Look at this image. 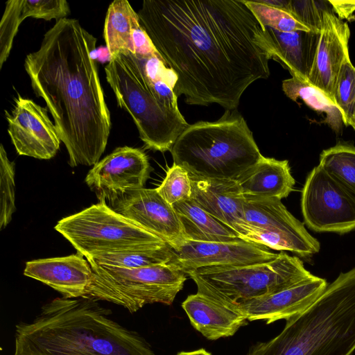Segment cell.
Here are the masks:
<instances>
[{
	"label": "cell",
	"mask_w": 355,
	"mask_h": 355,
	"mask_svg": "<svg viewBox=\"0 0 355 355\" xmlns=\"http://www.w3.org/2000/svg\"><path fill=\"white\" fill-rule=\"evenodd\" d=\"M137 13L189 105L235 110L245 90L270 76V37L243 0H144Z\"/></svg>",
	"instance_id": "cell-1"
},
{
	"label": "cell",
	"mask_w": 355,
	"mask_h": 355,
	"mask_svg": "<svg viewBox=\"0 0 355 355\" xmlns=\"http://www.w3.org/2000/svg\"><path fill=\"white\" fill-rule=\"evenodd\" d=\"M96 44L78 20L66 17L55 22L39 49L24 60L33 90L44 101L71 167L99 162L112 126L92 57Z\"/></svg>",
	"instance_id": "cell-2"
},
{
	"label": "cell",
	"mask_w": 355,
	"mask_h": 355,
	"mask_svg": "<svg viewBox=\"0 0 355 355\" xmlns=\"http://www.w3.org/2000/svg\"><path fill=\"white\" fill-rule=\"evenodd\" d=\"M111 315L91 297H56L33 320L16 325L14 355H155Z\"/></svg>",
	"instance_id": "cell-3"
},
{
	"label": "cell",
	"mask_w": 355,
	"mask_h": 355,
	"mask_svg": "<svg viewBox=\"0 0 355 355\" xmlns=\"http://www.w3.org/2000/svg\"><path fill=\"white\" fill-rule=\"evenodd\" d=\"M105 72L118 106L131 116L145 148L171 151L189 124L178 108L177 78L157 51L119 53L110 58Z\"/></svg>",
	"instance_id": "cell-4"
},
{
	"label": "cell",
	"mask_w": 355,
	"mask_h": 355,
	"mask_svg": "<svg viewBox=\"0 0 355 355\" xmlns=\"http://www.w3.org/2000/svg\"><path fill=\"white\" fill-rule=\"evenodd\" d=\"M355 351V267L341 272L275 338L247 355H352Z\"/></svg>",
	"instance_id": "cell-5"
},
{
	"label": "cell",
	"mask_w": 355,
	"mask_h": 355,
	"mask_svg": "<svg viewBox=\"0 0 355 355\" xmlns=\"http://www.w3.org/2000/svg\"><path fill=\"white\" fill-rule=\"evenodd\" d=\"M173 164L191 178L238 181L263 157L244 118L226 110L216 121L189 126L174 143Z\"/></svg>",
	"instance_id": "cell-6"
},
{
	"label": "cell",
	"mask_w": 355,
	"mask_h": 355,
	"mask_svg": "<svg viewBox=\"0 0 355 355\" xmlns=\"http://www.w3.org/2000/svg\"><path fill=\"white\" fill-rule=\"evenodd\" d=\"M197 293L231 308L239 303L277 293L314 275L297 257L278 253L272 261L237 266H209L186 273Z\"/></svg>",
	"instance_id": "cell-7"
},
{
	"label": "cell",
	"mask_w": 355,
	"mask_h": 355,
	"mask_svg": "<svg viewBox=\"0 0 355 355\" xmlns=\"http://www.w3.org/2000/svg\"><path fill=\"white\" fill-rule=\"evenodd\" d=\"M92 277L86 297L135 313L146 304L171 305L182 289L186 273L171 263L127 268L89 263Z\"/></svg>",
	"instance_id": "cell-8"
},
{
	"label": "cell",
	"mask_w": 355,
	"mask_h": 355,
	"mask_svg": "<svg viewBox=\"0 0 355 355\" xmlns=\"http://www.w3.org/2000/svg\"><path fill=\"white\" fill-rule=\"evenodd\" d=\"M55 230L87 260L166 243L115 211L104 201L62 218Z\"/></svg>",
	"instance_id": "cell-9"
},
{
	"label": "cell",
	"mask_w": 355,
	"mask_h": 355,
	"mask_svg": "<svg viewBox=\"0 0 355 355\" xmlns=\"http://www.w3.org/2000/svg\"><path fill=\"white\" fill-rule=\"evenodd\" d=\"M244 218L250 224L242 239L302 257L318 253L320 245L280 200L244 198Z\"/></svg>",
	"instance_id": "cell-10"
},
{
	"label": "cell",
	"mask_w": 355,
	"mask_h": 355,
	"mask_svg": "<svg viewBox=\"0 0 355 355\" xmlns=\"http://www.w3.org/2000/svg\"><path fill=\"white\" fill-rule=\"evenodd\" d=\"M301 208L304 223L315 232L345 234L355 229V193L319 165L306 178Z\"/></svg>",
	"instance_id": "cell-11"
},
{
	"label": "cell",
	"mask_w": 355,
	"mask_h": 355,
	"mask_svg": "<svg viewBox=\"0 0 355 355\" xmlns=\"http://www.w3.org/2000/svg\"><path fill=\"white\" fill-rule=\"evenodd\" d=\"M150 171L144 151L119 147L94 166L85 182L96 192L99 201L111 203L131 191L144 188Z\"/></svg>",
	"instance_id": "cell-12"
},
{
	"label": "cell",
	"mask_w": 355,
	"mask_h": 355,
	"mask_svg": "<svg viewBox=\"0 0 355 355\" xmlns=\"http://www.w3.org/2000/svg\"><path fill=\"white\" fill-rule=\"evenodd\" d=\"M6 119L8 134L19 155L40 159L55 155L61 140L46 107L19 95L11 113L6 112Z\"/></svg>",
	"instance_id": "cell-13"
},
{
	"label": "cell",
	"mask_w": 355,
	"mask_h": 355,
	"mask_svg": "<svg viewBox=\"0 0 355 355\" xmlns=\"http://www.w3.org/2000/svg\"><path fill=\"white\" fill-rule=\"evenodd\" d=\"M277 255L265 246L241 239L223 242L186 241L173 249L171 262L187 273L203 267L266 263L274 260Z\"/></svg>",
	"instance_id": "cell-14"
},
{
	"label": "cell",
	"mask_w": 355,
	"mask_h": 355,
	"mask_svg": "<svg viewBox=\"0 0 355 355\" xmlns=\"http://www.w3.org/2000/svg\"><path fill=\"white\" fill-rule=\"evenodd\" d=\"M110 207L157 235L173 249L185 242L178 214L156 189L144 187L131 191L111 202Z\"/></svg>",
	"instance_id": "cell-15"
},
{
	"label": "cell",
	"mask_w": 355,
	"mask_h": 355,
	"mask_svg": "<svg viewBox=\"0 0 355 355\" xmlns=\"http://www.w3.org/2000/svg\"><path fill=\"white\" fill-rule=\"evenodd\" d=\"M328 284L313 276L297 284L270 295L245 301L234 306L249 321L264 320L270 324L288 320L308 309L322 294Z\"/></svg>",
	"instance_id": "cell-16"
},
{
	"label": "cell",
	"mask_w": 355,
	"mask_h": 355,
	"mask_svg": "<svg viewBox=\"0 0 355 355\" xmlns=\"http://www.w3.org/2000/svg\"><path fill=\"white\" fill-rule=\"evenodd\" d=\"M350 29L332 8L324 11L318 45L308 83L324 92L333 102L340 69L349 58Z\"/></svg>",
	"instance_id": "cell-17"
},
{
	"label": "cell",
	"mask_w": 355,
	"mask_h": 355,
	"mask_svg": "<svg viewBox=\"0 0 355 355\" xmlns=\"http://www.w3.org/2000/svg\"><path fill=\"white\" fill-rule=\"evenodd\" d=\"M24 275L51 287L63 297L78 298L87 296L92 269L88 261L77 252L28 261Z\"/></svg>",
	"instance_id": "cell-18"
},
{
	"label": "cell",
	"mask_w": 355,
	"mask_h": 355,
	"mask_svg": "<svg viewBox=\"0 0 355 355\" xmlns=\"http://www.w3.org/2000/svg\"><path fill=\"white\" fill-rule=\"evenodd\" d=\"M191 198L207 213L232 229L241 239L248 223L244 218V196L237 181L195 178H191Z\"/></svg>",
	"instance_id": "cell-19"
},
{
	"label": "cell",
	"mask_w": 355,
	"mask_h": 355,
	"mask_svg": "<svg viewBox=\"0 0 355 355\" xmlns=\"http://www.w3.org/2000/svg\"><path fill=\"white\" fill-rule=\"evenodd\" d=\"M103 37L110 58L122 52L147 54L156 51L141 26L138 13L127 0H115L110 4Z\"/></svg>",
	"instance_id": "cell-20"
},
{
	"label": "cell",
	"mask_w": 355,
	"mask_h": 355,
	"mask_svg": "<svg viewBox=\"0 0 355 355\" xmlns=\"http://www.w3.org/2000/svg\"><path fill=\"white\" fill-rule=\"evenodd\" d=\"M192 326L209 340L234 335L247 324L246 318L237 309L196 293L182 303Z\"/></svg>",
	"instance_id": "cell-21"
},
{
	"label": "cell",
	"mask_w": 355,
	"mask_h": 355,
	"mask_svg": "<svg viewBox=\"0 0 355 355\" xmlns=\"http://www.w3.org/2000/svg\"><path fill=\"white\" fill-rule=\"evenodd\" d=\"M65 0H10L0 23V69L7 60L21 23L28 17L59 21L69 14Z\"/></svg>",
	"instance_id": "cell-22"
},
{
	"label": "cell",
	"mask_w": 355,
	"mask_h": 355,
	"mask_svg": "<svg viewBox=\"0 0 355 355\" xmlns=\"http://www.w3.org/2000/svg\"><path fill=\"white\" fill-rule=\"evenodd\" d=\"M265 28L273 46V60L288 69L292 77L307 82L320 32L297 31L286 33L268 27Z\"/></svg>",
	"instance_id": "cell-23"
},
{
	"label": "cell",
	"mask_w": 355,
	"mask_h": 355,
	"mask_svg": "<svg viewBox=\"0 0 355 355\" xmlns=\"http://www.w3.org/2000/svg\"><path fill=\"white\" fill-rule=\"evenodd\" d=\"M237 182L244 198L282 200L293 191L295 181L288 160L263 156Z\"/></svg>",
	"instance_id": "cell-24"
},
{
	"label": "cell",
	"mask_w": 355,
	"mask_h": 355,
	"mask_svg": "<svg viewBox=\"0 0 355 355\" xmlns=\"http://www.w3.org/2000/svg\"><path fill=\"white\" fill-rule=\"evenodd\" d=\"M173 207L181 222L185 241L223 242L241 239L232 229L207 213L191 198Z\"/></svg>",
	"instance_id": "cell-25"
},
{
	"label": "cell",
	"mask_w": 355,
	"mask_h": 355,
	"mask_svg": "<svg viewBox=\"0 0 355 355\" xmlns=\"http://www.w3.org/2000/svg\"><path fill=\"white\" fill-rule=\"evenodd\" d=\"M282 89L290 99H302L313 110L324 113L327 123L336 134L342 131L343 114L335 103L321 90L306 81L292 77L283 80Z\"/></svg>",
	"instance_id": "cell-26"
},
{
	"label": "cell",
	"mask_w": 355,
	"mask_h": 355,
	"mask_svg": "<svg viewBox=\"0 0 355 355\" xmlns=\"http://www.w3.org/2000/svg\"><path fill=\"white\" fill-rule=\"evenodd\" d=\"M172 258L173 249L166 243L156 247L105 254L87 261L89 263L136 268L167 263Z\"/></svg>",
	"instance_id": "cell-27"
},
{
	"label": "cell",
	"mask_w": 355,
	"mask_h": 355,
	"mask_svg": "<svg viewBox=\"0 0 355 355\" xmlns=\"http://www.w3.org/2000/svg\"><path fill=\"white\" fill-rule=\"evenodd\" d=\"M318 165L355 193V146L339 144L324 150Z\"/></svg>",
	"instance_id": "cell-28"
},
{
	"label": "cell",
	"mask_w": 355,
	"mask_h": 355,
	"mask_svg": "<svg viewBox=\"0 0 355 355\" xmlns=\"http://www.w3.org/2000/svg\"><path fill=\"white\" fill-rule=\"evenodd\" d=\"M243 1L263 27L286 33L297 31H311L298 21L288 10L268 6L261 1Z\"/></svg>",
	"instance_id": "cell-29"
},
{
	"label": "cell",
	"mask_w": 355,
	"mask_h": 355,
	"mask_svg": "<svg viewBox=\"0 0 355 355\" xmlns=\"http://www.w3.org/2000/svg\"><path fill=\"white\" fill-rule=\"evenodd\" d=\"M15 164L10 162L2 144L0 146V230L11 221L15 207Z\"/></svg>",
	"instance_id": "cell-30"
},
{
	"label": "cell",
	"mask_w": 355,
	"mask_h": 355,
	"mask_svg": "<svg viewBox=\"0 0 355 355\" xmlns=\"http://www.w3.org/2000/svg\"><path fill=\"white\" fill-rule=\"evenodd\" d=\"M334 103L343 114L344 124L349 125L355 110V67L349 58L345 60L338 74Z\"/></svg>",
	"instance_id": "cell-31"
},
{
	"label": "cell",
	"mask_w": 355,
	"mask_h": 355,
	"mask_svg": "<svg viewBox=\"0 0 355 355\" xmlns=\"http://www.w3.org/2000/svg\"><path fill=\"white\" fill-rule=\"evenodd\" d=\"M159 194L170 205L189 199L191 196V181L188 171L173 164L162 184L156 189Z\"/></svg>",
	"instance_id": "cell-32"
},
{
	"label": "cell",
	"mask_w": 355,
	"mask_h": 355,
	"mask_svg": "<svg viewBox=\"0 0 355 355\" xmlns=\"http://www.w3.org/2000/svg\"><path fill=\"white\" fill-rule=\"evenodd\" d=\"M332 8L329 1L290 0L288 11L311 31L320 33L324 10Z\"/></svg>",
	"instance_id": "cell-33"
},
{
	"label": "cell",
	"mask_w": 355,
	"mask_h": 355,
	"mask_svg": "<svg viewBox=\"0 0 355 355\" xmlns=\"http://www.w3.org/2000/svg\"><path fill=\"white\" fill-rule=\"evenodd\" d=\"M333 11L340 19H350L355 11V1H329Z\"/></svg>",
	"instance_id": "cell-34"
},
{
	"label": "cell",
	"mask_w": 355,
	"mask_h": 355,
	"mask_svg": "<svg viewBox=\"0 0 355 355\" xmlns=\"http://www.w3.org/2000/svg\"><path fill=\"white\" fill-rule=\"evenodd\" d=\"M176 355H211V354L205 349H199L190 352H181Z\"/></svg>",
	"instance_id": "cell-35"
},
{
	"label": "cell",
	"mask_w": 355,
	"mask_h": 355,
	"mask_svg": "<svg viewBox=\"0 0 355 355\" xmlns=\"http://www.w3.org/2000/svg\"><path fill=\"white\" fill-rule=\"evenodd\" d=\"M349 125H351L353 129L355 130V110L354 112V114L349 121Z\"/></svg>",
	"instance_id": "cell-36"
}]
</instances>
